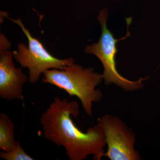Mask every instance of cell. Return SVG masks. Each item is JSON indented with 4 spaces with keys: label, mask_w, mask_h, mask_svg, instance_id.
Returning a JSON list of instances; mask_svg holds the SVG:
<instances>
[{
    "label": "cell",
    "mask_w": 160,
    "mask_h": 160,
    "mask_svg": "<svg viewBox=\"0 0 160 160\" xmlns=\"http://www.w3.org/2000/svg\"><path fill=\"white\" fill-rule=\"evenodd\" d=\"M79 114L77 102L55 97L40 118L43 136L64 147L70 160H84L90 155L94 160H101L106 145L103 129L97 124L83 132L72 119Z\"/></svg>",
    "instance_id": "cell-1"
},
{
    "label": "cell",
    "mask_w": 160,
    "mask_h": 160,
    "mask_svg": "<svg viewBox=\"0 0 160 160\" xmlns=\"http://www.w3.org/2000/svg\"><path fill=\"white\" fill-rule=\"evenodd\" d=\"M103 80L102 74L92 68H83L75 63L63 69H51L43 73L42 82L62 89L81 101L83 110L89 117L92 116V105L102 100L103 94L96 89Z\"/></svg>",
    "instance_id": "cell-2"
},
{
    "label": "cell",
    "mask_w": 160,
    "mask_h": 160,
    "mask_svg": "<svg viewBox=\"0 0 160 160\" xmlns=\"http://www.w3.org/2000/svg\"><path fill=\"white\" fill-rule=\"evenodd\" d=\"M108 16V11L106 8L100 10L98 20L102 27L101 37L97 43L86 46L84 49V52L86 53L94 55L102 64L104 69L102 76L106 85L113 83L125 91H136L142 89L144 86L143 82L147 79L148 77L141 78L138 81H131L121 75L116 67L115 58L118 52L117 43L130 36L129 29L132 18H127L126 19L127 33L126 36L120 39H116L107 28L106 21Z\"/></svg>",
    "instance_id": "cell-3"
},
{
    "label": "cell",
    "mask_w": 160,
    "mask_h": 160,
    "mask_svg": "<svg viewBox=\"0 0 160 160\" xmlns=\"http://www.w3.org/2000/svg\"><path fill=\"white\" fill-rule=\"evenodd\" d=\"M6 17L21 27L28 39V45L19 43L18 50H14L12 53L15 60L21 67L29 69V81L32 84L37 82L41 75L48 69H63L66 66L74 63V59L72 58L60 59L55 57L39 40L31 35L21 20L11 18L7 15Z\"/></svg>",
    "instance_id": "cell-4"
},
{
    "label": "cell",
    "mask_w": 160,
    "mask_h": 160,
    "mask_svg": "<svg viewBox=\"0 0 160 160\" xmlns=\"http://www.w3.org/2000/svg\"><path fill=\"white\" fill-rule=\"evenodd\" d=\"M103 129L107 150L104 157L110 160H140L141 155L135 149L136 134L118 117L106 114L98 119Z\"/></svg>",
    "instance_id": "cell-5"
},
{
    "label": "cell",
    "mask_w": 160,
    "mask_h": 160,
    "mask_svg": "<svg viewBox=\"0 0 160 160\" xmlns=\"http://www.w3.org/2000/svg\"><path fill=\"white\" fill-rule=\"evenodd\" d=\"M11 43L4 34L0 35V97L3 99L23 101V86L29 81L22 68H16Z\"/></svg>",
    "instance_id": "cell-6"
},
{
    "label": "cell",
    "mask_w": 160,
    "mask_h": 160,
    "mask_svg": "<svg viewBox=\"0 0 160 160\" xmlns=\"http://www.w3.org/2000/svg\"><path fill=\"white\" fill-rule=\"evenodd\" d=\"M14 124L6 113L0 114V149L8 152L15 146Z\"/></svg>",
    "instance_id": "cell-7"
},
{
    "label": "cell",
    "mask_w": 160,
    "mask_h": 160,
    "mask_svg": "<svg viewBox=\"0 0 160 160\" xmlns=\"http://www.w3.org/2000/svg\"><path fill=\"white\" fill-rule=\"evenodd\" d=\"M0 158L5 160H33L31 157L26 153L19 142H18L14 147L9 151L0 152Z\"/></svg>",
    "instance_id": "cell-8"
}]
</instances>
